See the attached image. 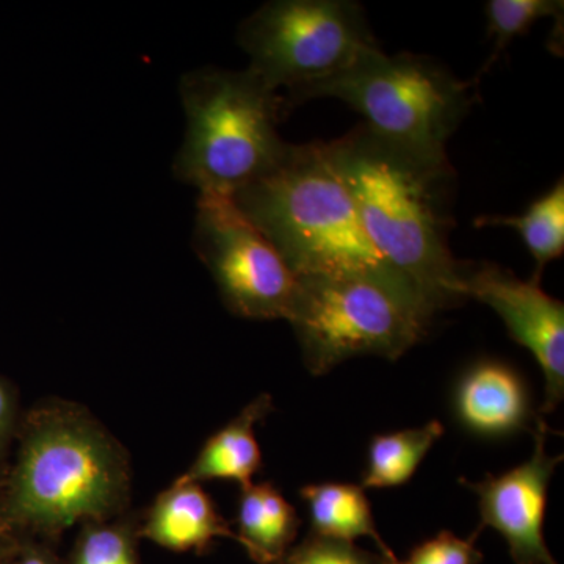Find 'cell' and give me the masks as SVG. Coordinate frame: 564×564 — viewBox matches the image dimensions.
Returning <instances> with one entry per match:
<instances>
[{
    "instance_id": "cell-1",
    "label": "cell",
    "mask_w": 564,
    "mask_h": 564,
    "mask_svg": "<svg viewBox=\"0 0 564 564\" xmlns=\"http://www.w3.org/2000/svg\"><path fill=\"white\" fill-rule=\"evenodd\" d=\"M350 193L370 242L433 314L463 302L462 261L448 247L455 172L433 158L356 126L322 143Z\"/></svg>"
},
{
    "instance_id": "cell-2",
    "label": "cell",
    "mask_w": 564,
    "mask_h": 564,
    "mask_svg": "<svg viewBox=\"0 0 564 564\" xmlns=\"http://www.w3.org/2000/svg\"><path fill=\"white\" fill-rule=\"evenodd\" d=\"M231 198L296 278H367L434 317L370 242L322 143L289 144L269 173Z\"/></svg>"
},
{
    "instance_id": "cell-3",
    "label": "cell",
    "mask_w": 564,
    "mask_h": 564,
    "mask_svg": "<svg viewBox=\"0 0 564 564\" xmlns=\"http://www.w3.org/2000/svg\"><path fill=\"white\" fill-rule=\"evenodd\" d=\"M180 91L187 128L173 172L199 193L236 195L288 151L278 132L284 98L252 70L193 69Z\"/></svg>"
},
{
    "instance_id": "cell-4",
    "label": "cell",
    "mask_w": 564,
    "mask_h": 564,
    "mask_svg": "<svg viewBox=\"0 0 564 564\" xmlns=\"http://www.w3.org/2000/svg\"><path fill=\"white\" fill-rule=\"evenodd\" d=\"M128 466L117 444L87 415L51 408L32 423L14 470L10 513L57 532L79 521H101L128 492Z\"/></svg>"
},
{
    "instance_id": "cell-5",
    "label": "cell",
    "mask_w": 564,
    "mask_h": 564,
    "mask_svg": "<svg viewBox=\"0 0 564 564\" xmlns=\"http://www.w3.org/2000/svg\"><path fill=\"white\" fill-rule=\"evenodd\" d=\"M336 98L366 118L377 135L433 158H447L445 144L475 102L477 82L456 79L433 58L388 55L373 47L348 68L284 98L285 107Z\"/></svg>"
},
{
    "instance_id": "cell-6",
    "label": "cell",
    "mask_w": 564,
    "mask_h": 564,
    "mask_svg": "<svg viewBox=\"0 0 564 564\" xmlns=\"http://www.w3.org/2000/svg\"><path fill=\"white\" fill-rule=\"evenodd\" d=\"M291 322L313 375L355 356L402 358L429 332V317L399 293L367 278H296Z\"/></svg>"
},
{
    "instance_id": "cell-7",
    "label": "cell",
    "mask_w": 564,
    "mask_h": 564,
    "mask_svg": "<svg viewBox=\"0 0 564 564\" xmlns=\"http://www.w3.org/2000/svg\"><path fill=\"white\" fill-rule=\"evenodd\" d=\"M248 69L288 96L328 79L378 47L366 13L351 0H273L239 29Z\"/></svg>"
},
{
    "instance_id": "cell-8",
    "label": "cell",
    "mask_w": 564,
    "mask_h": 564,
    "mask_svg": "<svg viewBox=\"0 0 564 564\" xmlns=\"http://www.w3.org/2000/svg\"><path fill=\"white\" fill-rule=\"evenodd\" d=\"M192 245L232 314L288 321L299 280L231 196L199 193Z\"/></svg>"
},
{
    "instance_id": "cell-9",
    "label": "cell",
    "mask_w": 564,
    "mask_h": 564,
    "mask_svg": "<svg viewBox=\"0 0 564 564\" xmlns=\"http://www.w3.org/2000/svg\"><path fill=\"white\" fill-rule=\"evenodd\" d=\"M463 299L488 304L516 343L532 351L545 388L541 413H551L564 397V306L534 281H522L492 262H462Z\"/></svg>"
},
{
    "instance_id": "cell-10",
    "label": "cell",
    "mask_w": 564,
    "mask_h": 564,
    "mask_svg": "<svg viewBox=\"0 0 564 564\" xmlns=\"http://www.w3.org/2000/svg\"><path fill=\"white\" fill-rule=\"evenodd\" d=\"M547 423L536 417L534 452L529 462L502 475H488L484 481L462 484L478 497L480 529L491 527L502 534L514 564H558L544 540L547 489L563 455L545 451Z\"/></svg>"
},
{
    "instance_id": "cell-11",
    "label": "cell",
    "mask_w": 564,
    "mask_h": 564,
    "mask_svg": "<svg viewBox=\"0 0 564 564\" xmlns=\"http://www.w3.org/2000/svg\"><path fill=\"white\" fill-rule=\"evenodd\" d=\"M456 419L481 437H507L529 429L532 399L524 378L499 361L474 364L462 375L454 395Z\"/></svg>"
},
{
    "instance_id": "cell-12",
    "label": "cell",
    "mask_w": 564,
    "mask_h": 564,
    "mask_svg": "<svg viewBox=\"0 0 564 564\" xmlns=\"http://www.w3.org/2000/svg\"><path fill=\"white\" fill-rule=\"evenodd\" d=\"M144 536L172 551H204L217 538L240 544L198 484L177 480L158 497L148 514Z\"/></svg>"
},
{
    "instance_id": "cell-13",
    "label": "cell",
    "mask_w": 564,
    "mask_h": 564,
    "mask_svg": "<svg viewBox=\"0 0 564 564\" xmlns=\"http://www.w3.org/2000/svg\"><path fill=\"white\" fill-rule=\"evenodd\" d=\"M272 411V397L261 395L214 434L196 456L181 481L202 484L209 480H232L240 486L252 484L262 466L261 447L256 440L254 425Z\"/></svg>"
},
{
    "instance_id": "cell-14",
    "label": "cell",
    "mask_w": 564,
    "mask_h": 564,
    "mask_svg": "<svg viewBox=\"0 0 564 564\" xmlns=\"http://www.w3.org/2000/svg\"><path fill=\"white\" fill-rule=\"evenodd\" d=\"M240 545L259 564L284 562L295 541L300 519L295 508L273 485H248L237 510Z\"/></svg>"
},
{
    "instance_id": "cell-15",
    "label": "cell",
    "mask_w": 564,
    "mask_h": 564,
    "mask_svg": "<svg viewBox=\"0 0 564 564\" xmlns=\"http://www.w3.org/2000/svg\"><path fill=\"white\" fill-rule=\"evenodd\" d=\"M302 499L310 507L314 534L355 543L370 538L386 562L399 558L378 533L369 499L359 485L321 484L302 489Z\"/></svg>"
},
{
    "instance_id": "cell-16",
    "label": "cell",
    "mask_w": 564,
    "mask_h": 564,
    "mask_svg": "<svg viewBox=\"0 0 564 564\" xmlns=\"http://www.w3.org/2000/svg\"><path fill=\"white\" fill-rule=\"evenodd\" d=\"M443 434L440 421L429 422L421 429L378 434L369 445L361 488H399L408 484Z\"/></svg>"
},
{
    "instance_id": "cell-17",
    "label": "cell",
    "mask_w": 564,
    "mask_h": 564,
    "mask_svg": "<svg viewBox=\"0 0 564 564\" xmlns=\"http://www.w3.org/2000/svg\"><path fill=\"white\" fill-rule=\"evenodd\" d=\"M475 226H511L521 234L530 254L536 261L532 281L540 284L547 263L560 259L564 251V184L560 180L554 187L538 198L524 215L519 217H480Z\"/></svg>"
},
{
    "instance_id": "cell-18",
    "label": "cell",
    "mask_w": 564,
    "mask_h": 564,
    "mask_svg": "<svg viewBox=\"0 0 564 564\" xmlns=\"http://www.w3.org/2000/svg\"><path fill=\"white\" fill-rule=\"evenodd\" d=\"M563 6L558 0H491L486 3L488 36H492L494 46L480 76L499 61L511 41L525 35L538 21L544 18L563 21Z\"/></svg>"
},
{
    "instance_id": "cell-19",
    "label": "cell",
    "mask_w": 564,
    "mask_h": 564,
    "mask_svg": "<svg viewBox=\"0 0 564 564\" xmlns=\"http://www.w3.org/2000/svg\"><path fill=\"white\" fill-rule=\"evenodd\" d=\"M73 564H137L124 527L93 525L82 534Z\"/></svg>"
},
{
    "instance_id": "cell-20",
    "label": "cell",
    "mask_w": 564,
    "mask_h": 564,
    "mask_svg": "<svg viewBox=\"0 0 564 564\" xmlns=\"http://www.w3.org/2000/svg\"><path fill=\"white\" fill-rule=\"evenodd\" d=\"M282 564H384V558L355 543L311 533L302 544L289 551Z\"/></svg>"
},
{
    "instance_id": "cell-21",
    "label": "cell",
    "mask_w": 564,
    "mask_h": 564,
    "mask_svg": "<svg viewBox=\"0 0 564 564\" xmlns=\"http://www.w3.org/2000/svg\"><path fill=\"white\" fill-rule=\"evenodd\" d=\"M477 533L469 540H462L451 532H441L432 540L419 544L406 560H393L384 564H480L484 554L475 547Z\"/></svg>"
},
{
    "instance_id": "cell-22",
    "label": "cell",
    "mask_w": 564,
    "mask_h": 564,
    "mask_svg": "<svg viewBox=\"0 0 564 564\" xmlns=\"http://www.w3.org/2000/svg\"><path fill=\"white\" fill-rule=\"evenodd\" d=\"M13 399L7 386L0 381V444L6 440L13 423Z\"/></svg>"
},
{
    "instance_id": "cell-23",
    "label": "cell",
    "mask_w": 564,
    "mask_h": 564,
    "mask_svg": "<svg viewBox=\"0 0 564 564\" xmlns=\"http://www.w3.org/2000/svg\"><path fill=\"white\" fill-rule=\"evenodd\" d=\"M22 564H52L50 560L44 558L41 555H31L22 562Z\"/></svg>"
}]
</instances>
